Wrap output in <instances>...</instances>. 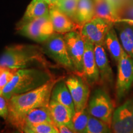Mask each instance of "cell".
Listing matches in <instances>:
<instances>
[{"label":"cell","instance_id":"obj_1","mask_svg":"<svg viewBox=\"0 0 133 133\" xmlns=\"http://www.w3.org/2000/svg\"><path fill=\"white\" fill-rule=\"evenodd\" d=\"M59 78H54L36 89L23 94L12 96L8 100L9 112L7 119L14 126L25 114L33 109L48 107L51 92Z\"/></svg>","mask_w":133,"mask_h":133},{"label":"cell","instance_id":"obj_2","mask_svg":"<svg viewBox=\"0 0 133 133\" xmlns=\"http://www.w3.org/2000/svg\"><path fill=\"white\" fill-rule=\"evenodd\" d=\"M0 66L13 70L35 67L48 69V62L41 50L32 45H16L8 47L0 57Z\"/></svg>","mask_w":133,"mask_h":133},{"label":"cell","instance_id":"obj_3","mask_svg":"<svg viewBox=\"0 0 133 133\" xmlns=\"http://www.w3.org/2000/svg\"><path fill=\"white\" fill-rule=\"evenodd\" d=\"M52 78L47 69L33 67L18 69L11 81L1 91V94L8 101L12 96L42 86Z\"/></svg>","mask_w":133,"mask_h":133},{"label":"cell","instance_id":"obj_4","mask_svg":"<svg viewBox=\"0 0 133 133\" xmlns=\"http://www.w3.org/2000/svg\"><path fill=\"white\" fill-rule=\"evenodd\" d=\"M89 114L97 118L111 127L114 105L109 94L102 89H97L92 94L87 107Z\"/></svg>","mask_w":133,"mask_h":133},{"label":"cell","instance_id":"obj_5","mask_svg":"<svg viewBox=\"0 0 133 133\" xmlns=\"http://www.w3.org/2000/svg\"><path fill=\"white\" fill-rule=\"evenodd\" d=\"M22 36L38 43H43L55 33L49 15L37 18L18 26Z\"/></svg>","mask_w":133,"mask_h":133},{"label":"cell","instance_id":"obj_6","mask_svg":"<svg viewBox=\"0 0 133 133\" xmlns=\"http://www.w3.org/2000/svg\"><path fill=\"white\" fill-rule=\"evenodd\" d=\"M118 64L115 91L120 101L127 95L133 84V59L124 51Z\"/></svg>","mask_w":133,"mask_h":133},{"label":"cell","instance_id":"obj_7","mask_svg":"<svg viewBox=\"0 0 133 133\" xmlns=\"http://www.w3.org/2000/svg\"><path fill=\"white\" fill-rule=\"evenodd\" d=\"M46 52L58 64L75 72L72 61L70 57L64 35L55 33L43 42Z\"/></svg>","mask_w":133,"mask_h":133},{"label":"cell","instance_id":"obj_8","mask_svg":"<svg viewBox=\"0 0 133 133\" xmlns=\"http://www.w3.org/2000/svg\"><path fill=\"white\" fill-rule=\"evenodd\" d=\"M114 26V23L94 17L91 21L87 22L81 26L80 31L81 35L85 39L95 44L104 45L105 39L108 32Z\"/></svg>","mask_w":133,"mask_h":133},{"label":"cell","instance_id":"obj_9","mask_svg":"<svg viewBox=\"0 0 133 133\" xmlns=\"http://www.w3.org/2000/svg\"><path fill=\"white\" fill-rule=\"evenodd\" d=\"M64 38L69 56L72 61L75 73L82 75L83 60L85 50V39L78 31L64 34Z\"/></svg>","mask_w":133,"mask_h":133},{"label":"cell","instance_id":"obj_10","mask_svg":"<svg viewBox=\"0 0 133 133\" xmlns=\"http://www.w3.org/2000/svg\"><path fill=\"white\" fill-rule=\"evenodd\" d=\"M111 129L115 133H133V98L115 110Z\"/></svg>","mask_w":133,"mask_h":133},{"label":"cell","instance_id":"obj_11","mask_svg":"<svg viewBox=\"0 0 133 133\" xmlns=\"http://www.w3.org/2000/svg\"><path fill=\"white\" fill-rule=\"evenodd\" d=\"M65 80L74 100L75 112L87 107L90 90L89 85L85 79L75 74L69 76Z\"/></svg>","mask_w":133,"mask_h":133},{"label":"cell","instance_id":"obj_12","mask_svg":"<svg viewBox=\"0 0 133 133\" xmlns=\"http://www.w3.org/2000/svg\"><path fill=\"white\" fill-rule=\"evenodd\" d=\"M83 66L81 76L89 85H95L101 82L99 71L96 62L94 44L86 39H85V50L83 56Z\"/></svg>","mask_w":133,"mask_h":133},{"label":"cell","instance_id":"obj_13","mask_svg":"<svg viewBox=\"0 0 133 133\" xmlns=\"http://www.w3.org/2000/svg\"><path fill=\"white\" fill-rule=\"evenodd\" d=\"M49 16L55 33L65 34L70 31H80L81 26L56 6L50 7Z\"/></svg>","mask_w":133,"mask_h":133},{"label":"cell","instance_id":"obj_14","mask_svg":"<svg viewBox=\"0 0 133 133\" xmlns=\"http://www.w3.org/2000/svg\"><path fill=\"white\" fill-rule=\"evenodd\" d=\"M40 123H49L54 124L48 106L36 108L29 111L22 116L14 126L20 132H22L23 129L26 126Z\"/></svg>","mask_w":133,"mask_h":133},{"label":"cell","instance_id":"obj_15","mask_svg":"<svg viewBox=\"0 0 133 133\" xmlns=\"http://www.w3.org/2000/svg\"><path fill=\"white\" fill-rule=\"evenodd\" d=\"M114 26L118 33L124 51L133 59V21L119 19Z\"/></svg>","mask_w":133,"mask_h":133},{"label":"cell","instance_id":"obj_16","mask_svg":"<svg viewBox=\"0 0 133 133\" xmlns=\"http://www.w3.org/2000/svg\"><path fill=\"white\" fill-rule=\"evenodd\" d=\"M94 54L96 62L101 76V82L112 83L114 79V74L105 50L104 46L95 44Z\"/></svg>","mask_w":133,"mask_h":133},{"label":"cell","instance_id":"obj_17","mask_svg":"<svg viewBox=\"0 0 133 133\" xmlns=\"http://www.w3.org/2000/svg\"><path fill=\"white\" fill-rule=\"evenodd\" d=\"M48 107L55 125L65 124L75 132L72 124V116L74 114L69 108L51 99L50 100Z\"/></svg>","mask_w":133,"mask_h":133},{"label":"cell","instance_id":"obj_18","mask_svg":"<svg viewBox=\"0 0 133 133\" xmlns=\"http://www.w3.org/2000/svg\"><path fill=\"white\" fill-rule=\"evenodd\" d=\"M51 99L69 108L74 115L75 113L74 100L64 78H60L55 84L51 92Z\"/></svg>","mask_w":133,"mask_h":133},{"label":"cell","instance_id":"obj_19","mask_svg":"<svg viewBox=\"0 0 133 133\" xmlns=\"http://www.w3.org/2000/svg\"><path fill=\"white\" fill-rule=\"evenodd\" d=\"M49 11L50 6L45 0H31L18 26L37 18L49 15Z\"/></svg>","mask_w":133,"mask_h":133},{"label":"cell","instance_id":"obj_20","mask_svg":"<svg viewBox=\"0 0 133 133\" xmlns=\"http://www.w3.org/2000/svg\"><path fill=\"white\" fill-rule=\"evenodd\" d=\"M104 46H105L112 59L116 62H118L124 51L114 26L110 30L106 35Z\"/></svg>","mask_w":133,"mask_h":133},{"label":"cell","instance_id":"obj_21","mask_svg":"<svg viewBox=\"0 0 133 133\" xmlns=\"http://www.w3.org/2000/svg\"><path fill=\"white\" fill-rule=\"evenodd\" d=\"M95 17V3L92 0H79L75 21L82 26Z\"/></svg>","mask_w":133,"mask_h":133},{"label":"cell","instance_id":"obj_22","mask_svg":"<svg viewBox=\"0 0 133 133\" xmlns=\"http://www.w3.org/2000/svg\"><path fill=\"white\" fill-rule=\"evenodd\" d=\"M90 114L88 108L76 111L72 116V124L75 132L84 133Z\"/></svg>","mask_w":133,"mask_h":133},{"label":"cell","instance_id":"obj_23","mask_svg":"<svg viewBox=\"0 0 133 133\" xmlns=\"http://www.w3.org/2000/svg\"><path fill=\"white\" fill-rule=\"evenodd\" d=\"M112 132V129L109 124L91 115H89L84 133H107Z\"/></svg>","mask_w":133,"mask_h":133},{"label":"cell","instance_id":"obj_24","mask_svg":"<svg viewBox=\"0 0 133 133\" xmlns=\"http://www.w3.org/2000/svg\"><path fill=\"white\" fill-rule=\"evenodd\" d=\"M95 17L106 19L114 23V24L118 21L107 0H101L95 3Z\"/></svg>","mask_w":133,"mask_h":133},{"label":"cell","instance_id":"obj_25","mask_svg":"<svg viewBox=\"0 0 133 133\" xmlns=\"http://www.w3.org/2000/svg\"><path fill=\"white\" fill-rule=\"evenodd\" d=\"M22 132L25 133H59L54 124L49 123L31 124L26 126Z\"/></svg>","mask_w":133,"mask_h":133},{"label":"cell","instance_id":"obj_26","mask_svg":"<svg viewBox=\"0 0 133 133\" xmlns=\"http://www.w3.org/2000/svg\"><path fill=\"white\" fill-rule=\"evenodd\" d=\"M79 0H59L56 7L75 22V14Z\"/></svg>","mask_w":133,"mask_h":133},{"label":"cell","instance_id":"obj_27","mask_svg":"<svg viewBox=\"0 0 133 133\" xmlns=\"http://www.w3.org/2000/svg\"><path fill=\"white\" fill-rule=\"evenodd\" d=\"M16 70L0 66V91L11 81Z\"/></svg>","mask_w":133,"mask_h":133},{"label":"cell","instance_id":"obj_28","mask_svg":"<svg viewBox=\"0 0 133 133\" xmlns=\"http://www.w3.org/2000/svg\"><path fill=\"white\" fill-rule=\"evenodd\" d=\"M119 19H126L133 21V0H128L120 11Z\"/></svg>","mask_w":133,"mask_h":133},{"label":"cell","instance_id":"obj_29","mask_svg":"<svg viewBox=\"0 0 133 133\" xmlns=\"http://www.w3.org/2000/svg\"><path fill=\"white\" fill-rule=\"evenodd\" d=\"M8 112V101L1 94L0 91V116L4 119H7Z\"/></svg>","mask_w":133,"mask_h":133},{"label":"cell","instance_id":"obj_30","mask_svg":"<svg viewBox=\"0 0 133 133\" xmlns=\"http://www.w3.org/2000/svg\"><path fill=\"white\" fill-rule=\"evenodd\" d=\"M56 126L60 133H74L72 129L65 124H57Z\"/></svg>","mask_w":133,"mask_h":133},{"label":"cell","instance_id":"obj_31","mask_svg":"<svg viewBox=\"0 0 133 133\" xmlns=\"http://www.w3.org/2000/svg\"><path fill=\"white\" fill-rule=\"evenodd\" d=\"M45 1L48 3L50 7H52V6H56L59 0H45Z\"/></svg>","mask_w":133,"mask_h":133},{"label":"cell","instance_id":"obj_32","mask_svg":"<svg viewBox=\"0 0 133 133\" xmlns=\"http://www.w3.org/2000/svg\"><path fill=\"white\" fill-rule=\"evenodd\" d=\"M107 3H109V4L110 7V8H111V9H112V11L113 13H114V14L115 15V16L116 17V19H117L118 20V18L116 17V16L115 14V12H114V4H113V0H107Z\"/></svg>","mask_w":133,"mask_h":133},{"label":"cell","instance_id":"obj_33","mask_svg":"<svg viewBox=\"0 0 133 133\" xmlns=\"http://www.w3.org/2000/svg\"><path fill=\"white\" fill-rule=\"evenodd\" d=\"M101 1V0H94V2H98V1Z\"/></svg>","mask_w":133,"mask_h":133}]
</instances>
